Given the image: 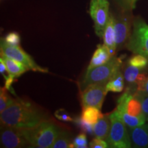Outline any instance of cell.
<instances>
[{"label":"cell","mask_w":148,"mask_h":148,"mask_svg":"<svg viewBox=\"0 0 148 148\" xmlns=\"http://www.w3.org/2000/svg\"><path fill=\"white\" fill-rule=\"evenodd\" d=\"M123 61L121 57L112 56L105 64L87 70L83 79L81 86L84 89L86 86L95 83H106L119 71Z\"/></svg>","instance_id":"cell-3"},{"label":"cell","mask_w":148,"mask_h":148,"mask_svg":"<svg viewBox=\"0 0 148 148\" xmlns=\"http://www.w3.org/2000/svg\"><path fill=\"white\" fill-rule=\"evenodd\" d=\"M71 143V137L69 133L62 130L50 148H70Z\"/></svg>","instance_id":"cell-20"},{"label":"cell","mask_w":148,"mask_h":148,"mask_svg":"<svg viewBox=\"0 0 148 148\" xmlns=\"http://www.w3.org/2000/svg\"><path fill=\"white\" fill-rule=\"evenodd\" d=\"M104 115L99 110V109L95 107L88 106L82 108L81 117L85 121L88 122L92 125H95L100 118Z\"/></svg>","instance_id":"cell-17"},{"label":"cell","mask_w":148,"mask_h":148,"mask_svg":"<svg viewBox=\"0 0 148 148\" xmlns=\"http://www.w3.org/2000/svg\"><path fill=\"white\" fill-rule=\"evenodd\" d=\"M120 10V12L116 15L114 14L116 49L119 50L126 47L130 37L131 27L134 21L132 11Z\"/></svg>","instance_id":"cell-6"},{"label":"cell","mask_w":148,"mask_h":148,"mask_svg":"<svg viewBox=\"0 0 148 148\" xmlns=\"http://www.w3.org/2000/svg\"><path fill=\"white\" fill-rule=\"evenodd\" d=\"M87 143V138L86 133L84 132L79 134L73 140V144L75 148H86L88 147Z\"/></svg>","instance_id":"cell-27"},{"label":"cell","mask_w":148,"mask_h":148,"mask_svg":"<svg viewBox=\"0 0 148 148\" xmlns=\"http://www.w3.org/2000/svg\"><path fill=\"white\" fill-rule=\"evenodd\" d=\"M62 130L54 122L46 120L30 129H23L29 147H51Z\"/></svg>","instance_id":"cell-2"},{"label":"cell","mask_w":148,"mask_h":148,"mask_svg":"<svg viewBox=\"0 0 148 148\" xmlns=\"http://www.w3.org/2000/svg\"><path fill=\"white\" fill-rule=\"evenodd\" d=\"M1 58L3 60L6 66L9 75H12L15 78L20 77L29 70L23 64L17 60L9 58L3 53H1Z\"/></svg>","instance_id":"cell-14"},{"label":"cell","mask_w":148,"mask_h":148,"mask_svg":"<svg viewBox=\"0 0 148 148\" xmlns=\"http://www.w3.org/2000/svg\"><path fill=\"white\" fill-rule=\"evenodd\" d=\"M110 119V128L107 138L109 147H132L127 127L122 119L121 114L116 109L109 114Z\"/></svg>","instance_id":"cell-4"},{"label":"cell","mask_w":148,"mask_h":148,"mask_svg":"<svg viewBox=\"0 0 148 148\" xmlns=\"http://www.w3.org/2000/svg\"><path fill=\"white\" fill-rule=\"evenodd\" d=\"M124 76L121 71H117L106 84V90L108 92H120L124 88Z\"/></svg>","instance_id":"cell-16"},{"label":"cell","mask_w":148,"mask_h":148,"mask_svg":"<svg viewBox=\"0 0 148 148\" xmlns=\"http://www.w3.org/2000/svg\"><path fill=\"white\" fill-rule=\"evenodd\" d=\"M141 70L143 69L136 67L134 66L130 65V64H128L127 67L125 69L124 74H123L125 81L128 84L132 85H133V84H135L136 77H137L138 74L140 73Z\"/></svg>","instance_id":"cell-22"},{"label":"cell","mask_w":148,"mask_h":148,"mask_svg":"<svg viewBox=\"0 0 148 148\" xmlns=\"http://www.w3.org/2000/svg\"><path fill=\"white\" fill-rule=\"evenodd\" d=\"M106 83H95L86 86L81 92L82 108L92 106L101 110L107 92Z\"/></svg>","instance_id":"cell-9"},{"label":"cell","mask_w":148,"mask_h":148,"mask_svg":"<svg viewBox=\"0 0 148 148\" xmlns=\"http://www.w3.org/2000/svg\"><path fill=\"white\" fill-rule=\"evenodd\" d=\"M14 79H15V77L10 75H8V76L5 77V87L8 90H10Z\"/></svg>","instance_id":"cell-32"},{"label":"cell","mask_w":148,"mask_h":148,"mask_svg":"<svg viewBox=\"0 0 148 148\" xmlns=\"http://www.w3.org/2000/svg\"><path fill=\"white\" fill-rule=\"evenodd\" d=\"M0 73L3 75L4 78L9 75L6 66H5L4 62L1 58H0Z\"/></svg>","instance_id":"cell-33"},{"label":"cell","mask_w":148,"mask_h":148,"mask_svg":"<svg viewBox=\"0 0 148 148\" xmlns=\"http://www.w3.org/2000/svg\"><path fill=\"white\" fill-rule=\"evenodd\" d=\"M144 91H145V92H147V93H148V77H147V81H146V83H145V90H144Z\"/></svg>","instance_id":"cell-34"},{"label":"cell","mask_w":148,"mask_h":148,"mask_svg":"<svg viewBox=\"0 0 148 148\" xmlns=\"http://www.w3.org/2000/svg\"><path fill=\"white\" fill-rule=\"evenodd\" d=\"M90 148H106L109 147L108 143L104 141V140L96 138H93L89 143Z\"/></svg>","instance_id":"cell-31"},{"label":"cell","mask_w":148,"mask_h":148,"mask_svg":"<svg viewBox=\"0 0 148 148\" xmlns=\"http://www.w3.org/2000/svg\"><path fill=\"white\" fill-rule=\"evenodd\" d=\"M147 75L145 73H140L136 77L135 84L136 86V90L138 91H144L146 81L147 79Z\"/></svg>","instance_id":"cell-30"},{"label":"cell","mask_w":148,"mask_h":148,"mask_svg":"<svg viewBox=\"0 0 148 148\" xmlns=\"http://www.w3.org/2000/svg\"><path fill=\"white\" fill-rule=\"evenodd\" d=\"M109 5L108 0H90L89 13L94 22L95 34L100 38H102L110 15Z\"/></svg>","instance_id":"cell-8"},{"label":"cell","mask_w":148,"mask_h":148,"mask_svg":"<svg viewBox=\"0 0 148 148\" xmlns=\"http://www.w3.org/2000/svg\"><path fill=\"white\" fill-rule=\"evenodd\" d=\"M54 116L57 119L64 122H73L74 119L64 109L60 108L56 110Z\"/></svg>","instance_id":"cell-28"},{"label":"cell","mask_w":148,"mask_h":148,"mask_svg":"<svg viewBox=\"0 0 148 148\" xmlns=\"http://www.w3.org/2000/svg\"><path fill=\"white\" fill-rule=\"evenodd\" d=\"M137 0H116L120 9L123 10L132 11L136 7V3Z\"/></svg>","instance_id":"cell-29"},{"label":"cell","mask_w":148,"mask_h":148,"mask_svg":"<svg viewBox=\"0 0 148 148\" xmlns=\"http://www.w3.org/2000/svg\"><path fill=\"white\" fill-rule=\"evenodd\" d=\"M111 58H112V56H111L110 51H109L108 48L106 47V45L104 44L103 45H98L97 49H95L91 60L90 61L87 70H90L92 68L96 67V66L105 64Z\"/></svg>","instance_id":"cell-13"},{"label":"cell","mask_w":148,"mask_h":148,"mask_svg":"<svg viewBox=\"0 0 148 148\" xmlns=\"http://www.w3.org/2000/svg\"><path fill=\"white\" fill-rule=\"evenodd\" d=\"M0 49L1 53H3L9 58L14 59L23 64L29 70L34 71L48 73V69L42 68L38 65L33 58L29 54L25 52L19 46H14L6 43L2 38L0 42Z\"/></svg>","instance_id":"cell-7"},{"label":"cell","mask_w":148,"mask_h":148,"mask_svg":"<svg viewBox=\"0 0 148 148\" xmlns=\"http://www.w3.org/2000/svg\"><path fill=\"white\" fill-rule=\"evenodd\" d=\"M120 114H121L122 119H123V122H124L125 124L126 125L127 127H135L140 126V125L145 124L146 121H147L143 113L139 116L130 115L127 112H121Z\"/></svg>","instance_id":"cell-18"},{"label":"cell","mask_w":148,"mask_h":148,"mask_svg":"<svg viewBox=\"0 0 148 148\" xmlns=\"http://www.w3.org/2000/svg\"><path fill=\"white\" fill-rule=\"evenodd\" d=\"M132 26V32L127 43V49L148 58V25L141 17L137 16L134 18Z\"/></svg>","instance_id":"cell-5"},{"label":"cell","mask_w":148,"mask_h":148,"mask_svg":"<svg viewBox=\"0 0 148 148\" xmlns=\"http://www.w3.org/2000/svg\"><path fill=\"white\" fill-rule=\"evenodd\" d=\"M126 112L132 116H139L143 114L141 103L138 99L132 96L127 103Z\"/></svg>","instance_id":"cell-21"},{"label":"cell","mask_w":148,"mask_h":148,"mask_svg":"<svg viewBox=\"0 0 148 148\" xmlns=\"http://www.w3.org/2000/svg\"><path fill=\"white\" fill-rule=\"evenodd\" d=\"M15 101V99H13L10 94L8 90L5 87H1L0 89V113L3 112L5 109L10 107Z\"/></svg>","instance_id":"cell-19"},{"label":"cell","mask_w":148,"mask_h":148,"mask_svg":"<svg viewBox=\"0 0 148 148\" xmlns=\"http://www.w3.org/2000/svg\"><path fill=\"white\" fill-rule=\"evenodd\" d=\"M1 147L4 148H21L29 145L23 132V129L1 124L0 130Z\"/></svg>","instance_id":"cell-10"},{"label":"cell","mask_w":148,"mask_h":148,"mask_svg":"<svg viewBox=\"0 0 148 148\" xmlns=\"http://www.w3.org/2000/svg\"><path fill=\"white\" fill-rule=\"evenodd\" d=\"M0 114L1 124L19 129L32 128L41 122L49 120L47 114L41 109L19 98Z\"/></svg>","instance_id":"cell-1"},{"label":"cell","mask_w":148,"mask_h":148,"mask_svg":"<svg viewBox=\"0 0 148 148\" xmlns=\"http://www.w3.org/2000/svg\"><path fill=\"white\" fill-rule=\"evenodd\" d=\"M2 38L6 43L14 46H19L20 42H21L20 35L16 32H11L8 33L4 38Z\"/></svg>","instance_id":"cell-26"},{"label":"cell","mask_w":148,"mask_h":148,"mask_svg":"<svg viewBox=\"0 0 148 148\" xmlns=\"http://www.w3.org/2000/svg\"><path fill=\"white\" fill-rule=\"evenodd\" d=\"M110 128V119L109 114H104L93 125L94 135L96 138L106 140Z\"/></svg>","instance_id":"cell-15"},{"label":"cell","mask_w":148,"mask_h":148,"mask_svg":"<svg viewBox=\"0 0 148 148\" xmlns=\"http://www.w3.org/2000/svg\"><path fill=\"white\" fill-rule=\"evenodd\" d=\"M73 122L75 123V124H76L77 125V127H78L83 132L89 135L94 134L93 125L85 121L84 119H82V117L74 118Z\"/></svg>","instance_id":"cell-25"},{"label":"cell","mask_w":148,"mask_h":148,"mask_svg":"<svg viewBox=\"0 0 148 148\" xmlns=\"http://www.w3.org/2000/svg\"><path fill=\"white\" fill-rule=\"evenodd\" d=\"M134 97L138 99L141 103L142 112L148 121V93L145 91H138L134 92Z\"/></svg>","instance_id":"cell-24"},{"label":"cell","mask_w":148,"mask_h":148,"mask_svg":"<svg viewBox=\"0 0 148 148\" xmlns=\"http://www.w3.org/2000/svg\"><path fill=\"white\" fill-rule=\"evenodd\" d=\"M114 16L112 12H110V15L105 27L102 36L103 44L108 48L112 56H114L116 50V34L114 29Z\"/></svg>","instance_id":"cell-12"},{"label":"cell","mask_w":148,"mask_h":148,"mask_svg":"<svg viewBox=\"0 0 148 148\" xmlns=\"http://www.w3.org/2000/svg\"><path fill=\"white\" fill-rule=\"evenodd\" d=\"M127 64L144 69L148 65V58L143 55L136 53L128 59Z\"/></svg>","instance_id":"cell-23"},{"label":"cell","mask_w":148,"mask_h":148,"mask_svg":"<svg viewBox=\"0 0 148 148\" xmlns=\"http://www.w3.org/2000/svg\"><path fill=\"white\" fill-rule=\"evenodd\" d=\"M147 131H148V123H147Z\"/></svg>","instance_id":"cell-35"},{"label":"cell","mask_w":148,"mask_h":148,"mask_svg":"<svg viewBox=\"0 0 148 148\" xmlns=\"http://www.w3.org/2000/svg\"><path fill=\"white\" fill-rule=\"evenodd\" d=\"M132 147H148V131L147 124L135 127H127Z\"/></svg>","instance_id":"cell-11"}]
</instances>
